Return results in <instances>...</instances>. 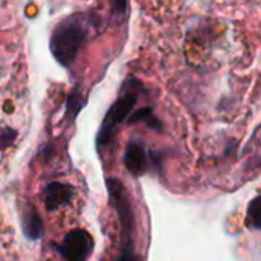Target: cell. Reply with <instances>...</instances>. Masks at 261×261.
<instances>
[{"label":"cell","mask_w":261,"mask_h":261,"mask_svg":"<svg viewBox=\"0 0 261 261\" xmlns=\"http://www.w3.org/2000/svg\"><path fill=\"white\" fill-rule=\"evenodd\" d=\"M86 24L81 23L80 18H70L58 24L52 35V52L57 60L63 64H69L86 40Z\"/></svg>","instance_id":"6da1fadb"}]
</instances>
